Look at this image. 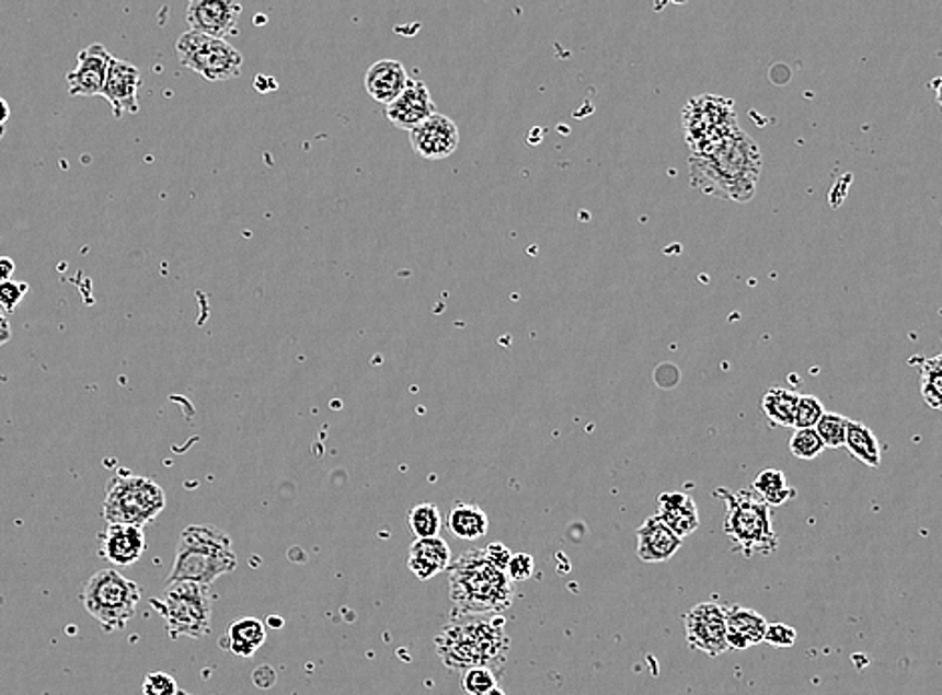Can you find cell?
Segmentation results:
<instances>
[{
	"mask_svg": "<svg viewBox=\"0 0 942 695\" xmlns=\"http://www.w3.org/2000/svg\"><path fill=\"white\" fill-rule=\"evenodd\" d=\"M637 557L644 564H666L680 552L682 540L656 516H650L636 531Z\"/></svg>",
	"mask_w": 942,
	"mask_h": 695,
	"instance_id": "cell-17",
	"label": "cell"
},
{
	"mask_svg": "<svg viewBox=\"0 0 942 695\" xmlns=\"http://www.w3.org/2000/svg\"><path fill=\"white\" fill-rule=\"evenodd\" d=\"M497 675L499 673L487 668H473L461 673V687L466 695H485L497 687Z\"/></svg>",
	"mask_w": 942,
	"mask_h": 695,
	"instance_id": "cell-32",
	"label": "cell"
},
{
	"mask_svg": "<svg viewBox=\"0 0 942 695\" xmlns=\"http://www.w3.org/2000/svg\"><path fill=\"white\" fill-rule=\"evenodd\" d=\"M847 425L848 419L845 415L826 412L814 429L823 439L826 449H840L845 448V441H847Z\"/></svg>",
	"mask_w": 942,
	"mask_h": 695,
	"instance_id": "cell-30",
	"label": "cell"
},
{
	"mask_svg": "<svg viewBox=\"0 0 942 695\" xmlns=\"http://www.w3.org/2000/svg\"><path fill=\"white\" fill-rule=\"evenodd\" d=\"M149 603L165 622L166 634L173 639H200L211 632V588L199 583H166L165 591Z\"/></svg>",
	"mask_w": 942,
	"mask_h": 695,
	"instance_id": "cell-8",
	"label": "cell"
},
{
	"mask_svg": "<svg viewBox=\"0 0 942 695\" xmlns=\"http://www.w3.org/2000/svg\"><path fill=\"white\" fill-rule=\"evenodd\" d=\"M147 549L142 528L108 525L101 535V555L113 566L129 567L141 559Z\"/></svg>",
	"mask_w": 942,
	"mask_h": 695,
	"instance_id": "cell-18",
	"label": "cell"
},
{
	"mask_svg": "<svg viewBox=\"0 0 942 695\" xmlns=\"http://www.w3.org/2000/svg\"><path fill=\"white\" fill-rule=\"evenodd\" d=\"M683 137L692 154L706 153L740 129L731 99L702 95L692 99L682 113Z\"/></svg>",
	"mask_w": 942,
	"mask_h": 695,
	"instance_id": "cell-9",
	"label": "cell"
},
{
	"mask_svg": "<svg viewBox=\"0 0 942 695\" xmlns=\"http://www.w3.org/2000/svg\"><path fill=\"white\" fill-rule=\"evenodd\" d=\"M937 359H939V361H941V363H942V354H941V355H937Z\"/></svg>",
	"mask_w": 942,
	"mask_h": 695,
	"instance_id": "cell-44",
	"label": "cell"
},
{
	"mask_svg": "<svg viewBox=\"0 0 942 695\" xmlns=\"http://www.w3.org/2000/svg\"><path fill=\"white\" fill-rule=\"evenodd\" d=\"M436 103L429 89L420 81H410L407 89L386 106V117L395 129L412 132L424 120L436 115Z\"/></svg>",
	"mask_w": 942,
	"mask_h": 695,
	"instance_id": "cell-16",
	"label": "cell"
},
{
	"mask_svg": "<svg viewBox=\"0 0 942 695\" xmlns=\"http://www.w3.org/2000/svg\"><path fill=\"white\" fill-rule=\"evenodd\" d=\"M512 641L502 615H463L449 622L436 637V653L449 672L463 673L473 668L502 672Z\"/></svg>",
	"mask_w": 942,
	"mask_h": 695,
	"instance_id": "cell-2",
	"label": "cell"
},
{
	"mask_svg": "<svg viewBox=\"0 0 942 695\" xmlns=\"http://www.w3.org/2000/svg\"><path fill=\"white\" fill-rule=\"evenodd\" d=\"M485 695H507V694H506V692H504V690H502V687H499V685H497V687H494V690H490V692H487V694H485Z\"/></svg>",
	"mask_w": 942,
	"mask_h": 695,
	"instance_id": "cell-43",
	"label": "cell"
},
{
	"mask_svg": "<svg viewBox=\"0 0 942 695\" xmlns=\"http://www.w3.org/2000/svg\"><path fill=\"white\" fill-rule=\"evenodd\" d=\"M825 443L816 429H794L790 437V453L804 461H813L825 451Z\"/></svg>",
	"mask_w": 942,
	"mask_h": 695,
	"instance_id": "cell-31",
	"label": "cell"
},
{
	"mask_svg": "<svg viewBox=\"0 0 942 695\" xmlns=\"http://www.w3.org/2000/svg\"><path fill=\"white\" fill-rule=\"evenodd\" d=\"M920 393L931 409L942 412V363L937 357L920 363Z\"/></svg>",
	"mask_w": 942,
	"mask_h": 695,
	"instance_id": "cell-29",
	"label": "cell"
},
{
	"mask_svg": "<svg viewBox=\"0 0 942 695\" xmlns=\"http://www.w3.org/2000/svg\"><path fill=\"white\" fill-rule=\"evenodd\" d=\"M165 489L161 485L133 473H118L106 484L103 518L108 525L145 528L163 513Z\"/></svg>",
	"mask_w": 942,
	"mask_h": 695,
	"instance_id": "cell-6",
	"label": "cell"
},
{
	"mask_svg": "<svg viewBox=\"0 0 942 695\" xmlns=\"http://www.w3.org/2000/svg\"><path fill=\"white\" fill-rule=\"evenodd\" d=\"M449 598L463 615H497L509 610L516 588L483 549H471L449 567Z\"/></svg>",
	"mask_w": 942,
	"mask_h": 695,
	"instance_id": "cell-3",
	"label": "cell"
},
{
	"mask_svg": "<svg viewBox=\"0 0 942 695\" xmlns=\"http://www.w3.org/2000/svg\"><path fill=\"white\" fill-rule=\"evenodd\" d=\"M453 564L451 549L444 537L415 540L407 555V567L420 581L436 578L439 571H446Z\"/></svg>",
	"mask_w": 942,
	"mask_h": 695,
	"instance_id": "cell-20",
	"label": "cell"
},
{
	"mask_svg": "<svg viewBox=\"0 0 942 695\" xmlns=\"http://www.w3.org/2000/svg\"><path fill=\"white\" fill-rule=\"evenodd\" d=\"M441 523L444 519L439 513V507L434 503H420L407 511V525L415 535V540L437 537L441 531Z\"/></svg>",
	"mask_w": 942,
	"mask_h": 695,
	"instance_id": "cell-28",
	"label": "cell"
},
{
	"mask_svg": "<svg viewBox=\"0 0 942 695\" xmlns=\"http://www.w3.org/2000/svg\"><path fill=\"white\" fill-rule=\"evenodd\" d=\"M762 171V153L743 129L714 144L706 153L690 157V181L702 195L748 202Z\"/></svg>",
	"mask_w": 942,
	"mask_h": 695,
	"instance_id": "cell-1",
	"label": "cell"
},
{
	"mask_svg": "<svg viewBox=\"0 0 942 695\" xmlns=\"http://www.w3.org/2000/svg\"><path fill=\"white\" fill-rule=\"evenodd\" d=\"M11 117V106L0 96V127H4V123Z\"/></svg>",
	"mask_w": 942,
	"mask_h": 695,
	"instance_id": "cell-42",
	"label": "cell"
},
{
	"mask_svg": "<svg viewBox=\"0 0 942 695\" xmlns=\"http://www.w3.org/2000/svg\"><path fill=\"white\" fill-rule=\"evenodd\" d=\"M823 401L814 395H801L799 407H796V419H794V429H814L818 421L825 415Z\"/></svg>",
	"mask_w": 942,
	"mask_h": 695,
	"instance_id": "cell-33",
	"label": "cell"
},
{
	"mask_svg": "<svg viewBox=\"0 0 942 695\" xmlns=\"http://www.w3.org/2000/svg\"><path fill=\"white\" fill-rule=\"evenodd\" d=\"M141 72L130 65L129 60L113 59L106 74L103 96L113 106L115 117L139 113V89H141Z\"/></svg>",
	"mask_w": 942,
	"mask_h": 695,
	"instance_id": "cell-15",
	"label": "cell"
},
{
	"mask_svg": "<svg viewBox=\"0 0 942 695\" xmlns=\"http://www.w3.org/2000/svg\"><path fill=\"white\" fill-rule=\"evenodd\" d=\"M412 149L425 161L448 159L460 147V129L451 118L436 113L410 132Z\"/></svg>",
	"mask_w": 942,
	"mask_h": 695,
	"instance_id": "cell-12",
	"label": "cell"
},
{
	"mask_svg": "<svg viewBox=\"0 0 942 695\" xmlns=\"http://www.w3.org/2000/svg\"><path fill=\"white\" fill-rule=\"evenodd\" d=\"M801 395L784 387H772L762 397V413L766 419L777 427H794L796 407Z\"/></svg>",
	"mask_w": 942,
	"mask_h": 695,
	"instance_id": "cell-26",
	"label": "cell"
},
{
	"mask_svg": "<svg viewBox=\"0 0 942 695\" xmlns=\"http://www.w3.org/2000/svg\"><path fill=\"white\" fill-rule=\"evenodd\" d=\"M845 448L854 460L864 463L866 467L876 470L881 465V441L871 427L860 421L848 419Z\"/></svg>",
	"mask_w": 942,
	"mask_h": 695,
	"instance_id": "cell-25",
	"label": "cell"
},
{
	"mask_svg": "<svg viewBox=\"0 0 942 695\" xmlns=\"http://www.w3.org/2000/svg\"><path fill=\"white\" fill-rule=\"evenodd\" d=\"M796 629L786 624H768L765 641L772 648H792L796 644Z\"/></svg>",
	"mask_w": 942,
	"mask_h": 695,
	"instance_id": "cell-36",
	"label": "cell"
},
{
	"mask_svg": "<svg viewBox=\"0 0 942 695\" xmlns=\"http://www.w3.org/2000/svg\"><path fill=\"white\" fill-rule=\"evenodd\" d=\"M533 571H536V561L530 554H514L509 559L506 574L514 583H518V581H528L533 576Z\"/></svg>",
	"mask_w": 942,
	"mask_h": 695,
	"instance_id": "cell-37",
	"label": "cell"
},
{
	"mask_svg": "<svg viewBox=\"0 0 942 695\" xmlns=\"http://www.w3.org/2000/svg\"><path fill=\"white\" fill-rule=\"evenodd\" d=\"M768 622L765 615L743 605L726 607L728 649H748L765 641Z\"/></svg>",
	"mask_w": 942,
	"mask_h": 695,
	"instance_id": "cell-21",
	"label": "cell"
},
{
	"mask_svg": "<svg viewBox=\"0 0 942 695\" xmlns=\"http://www.w3.org/2000/svg\"><path fill=\"white\" fill-rule=\"evenodd\" d=\"M716 496L726 503L724 533L734 552L744 557L772 555L778 549V535L772 523V507L754 489L728 491L716 489Z\"/></svg>",
	"mask_w": 942,
	"mask_h": 695,
	"instance_id": "cell-5",
	"label": "cell"
},
{
	"mask_svg": "<svg viewBox=\"0 0 942 695\" xmlns=\"http://www.w3.org/2000/svg\"><path fill=\"white\" fill-rule=\"evenodd\" d=\"M658 516L682 542L700 528L696 501L682 491L662 494L658 497Z\"/></svg>",
	"mask_w": 942,
	"mask_h": 695,
	"instance_id": "cell-22",
	"label": "cell"
},
{
	"mask_svg": "<svg viewBox=\"0 0 942 695\" xmlns=\"http://www.w3.org/2000/svg\"><path fill=\"white\" fill-rule=\"evenodd\" d=\"M753 489L765 499L768 506H784L796 497V489L790 487L786 475L780 470H765L754 479Z\"/></svg>",
	"mask_w": 942,
	"mask_h": 695,
	"instance_id": "cell-27",
	"label": "cell"
},
{
	"mask_svg": "<svg viewBox=\"0 0 942 695\" xmlns=\"http://www.w3.org/2000/svg\"><path fill=\"white\" fill-rule=\"evenodd\" d=\"M485 555H487V559L494 564V566L499 567V569H504L507 571V566H509V559H512V552L507 549L504 543H492V545H487L485 549Z\"/></svg>",
	"mask_w": 942,
	"mask_h": 695,
	"instance_id": "cell-38",
	"label": "cell"
},
{
	"mask_svg": "<svg viewBox=\"0 0 942 695\" xmlns=\"http://www.w3.org/2000/svg\"><path fill=\"white\" fill-rule=\"evenodd\" d=\"M113 59L115 57L106 50L105 45L94 43L83 48L77 57V67L65 77L69 95L103 96L106 74Z\"/></svg>",
	"mask_w": 942,
	"mask_h": 695,
	"instance_id": "cell-14",
	"label": "cell"
},
{
	"mask_svg": "<svg viewBox=\"0 0 942 695\" xmlns=\"http://www.w3.org/2000/svg\"><path fill=\"white\" fill-rule=\"evenodd\" d=\"M237 567V555L231 537L217 525H188L181 531L175 561L166 583H199L209 586L231 574Z\"/></svg>",
	"mask_w": 942,
	"mask_h": 695,
	"instance_id": "cell-4",
	"label": "cell"
},
{
	"mask_svg": "<svg viewBox=\"0 0 942 695\" xmlns=\"http://www.w3.org/2000/svg\"><path fill=\"white\" fill-rule=\"evenodd\" d=\"M11 341V323L7 315L0 311V347Z\"/></svg>",
	"mask_w": 942,
	"mask_h": 695,
	"instance_id": "cell-40",
	"label": "cell"
},
{
	"mask_svg": "<svg viewBox=\"0 0 942 695\" xmlns=\"http://www.w3.org/2000/svg\"><path fill=\"white\" fill-rule=\"evenodd\" d=\"M931 89L934 91V99H937V105L941 106L942 111V77H937V79H932Z\"/></svg>",
	"mask_w": 942,
	"mask_h": 695,
	"instance_id": "cell-41",
	"label": "cell"
},
{
	"mask_svg": "<svg viewBox=\"0 0 942 695\" xmlns=\"http://www.w3.org/2000/svg\"><path fill=\"white\" fill-rule=\"evenodd\" d=\"M177 59L188 71L197 72L209 83H225L241 74L243 55L221 38L188 31L175 45Z\"/></svg>",
	"mask_w": 942,
	"mask_h": 695,
	"instance_id": "cell-10",
	"label": "cell"
},
{
	"mask_svg": "<svg viewBox=\"0 0 942 695\" xmlns=\"http://www.w3.org/2000/svg\"><path fill=\"white\" fill-rule=\"evenodd\" d=\"M14 269H16V263L11 257H0V285L12 281Z\"/></svg>",
	"mask_w": 942,
	"mask_h": 695,
	"instance_id": "cell-39",
	"label": "cell"
},
{
	"mask_svg": "<svg viewBox=\"0 0 942 695\" xmlns=\"http://www.w3.org/2000/svg\"><path fill=\"white\" fill-rule=\"evenodd\" d=\"M448 530L463 542H475L490 530V519L482 507L456 503L449 511Z\"/></svg>",
	"mask_w": 942,
	"mask_h": 695,
	"instance_id": "cell-24",
	"label": "cell"
},
{
	"mask_svg": "<svg viewBox=\"0 0 942 695\" xmlns=\"http://www.w3.org/2000/svg\"><path fill=\"white\" fill-rule=\"evenodd\" d=\"M26 293H28V285L26 283L9 281V283L0 285V311L4 315L16 311V306L21 305Z\"/></svg>",
	"mask_w": 942,
	"mask_h": 695,
	"instance_id": "cell-35",
	"label": "cell"
},
{
	"mask_svg": "<svg viewBox=\"0 0 942 695\" xmlns=\"http://www.w3.org/2000/svg\"><path fill=\"white\" fill-rule=\"evenodd\" d=\"M179 685L169 673L151 672L142 682V695H177Z\"/></svg>",
	"mask_w": 942,
	"mask_h": 695,
	"instance_id": "cell-34",
	"label": "cell"
},
{
	"mask_svg": "<svg viewBox=\"0 0 942 695\" xmlns=\"http://www.w3.org/2000/svg\"><path fill=\"white\" fill-rule=\"evenodd\" d=\"M142 590L139 583L125 578L117 569H101L89 578L81 593L87 613L105 632H120L137 615Z\"/></svg>",
	"mask_w": 942,
	"mask_h": 695,
	"instance_id": "cell-7",
	"label": "cell"
},
{
	"mask_svg": "<svg viewBox=\"0 0 942 695\" xmlns=\"http://www.w3.org/2000/svg\"><path fill=\"white\" fill-rule=\"evenodd\" d=\"M683 634L690 648L719 658L728 649L726 639V607L719 603H698L683 615Z\"/></svg>",
	"mask_w": 942,
	"mask_h": 695,
	"instance_id": "cell-11",
	"label": "cell"
},
{
	"mask_svg": "<svg viewBox=\"0 0 942 695\" xmlns=\"http://www.w3.org/2000/svg\"><path fill=\"white\" fill-rule=\"evenodd\" d=\"M243 7L231 0H193L187 7V24L193 33L221 38L233 35Z\"/></svg>",
	"mask_w": 942,
	"mask_h": 695,
	"instance_id": "cell-13",
	"label": "cell"
},
{
	"mask_svg": "<svg viewBox=\"0 0 942 695\" xmlns=\"http://www.w3.org/2000/svg\"><path fill=\"white\" fill-rule=\"evenodd\" d=\"M265 639H267V632L261 619L241 617L229 625V632L221 639V646L229 649L237 658H253L257 649L265 644Z\"/></svg>",
	"mask_w": 942,
	"mask_h": 695,
	"instance_id": "cell-23",
	"label": "cell"
},
{
	"mask_svg": "<svg viewBox=\"0 0 942 695\" xmlns=\"http://www.w3.org/2000/svg\"><path fill=\"white\" fill-rule=\"evenodd\" d=\"M410 81L412 79L400 60H377L366 72L367 95L388 106L407 89Z\"/></svg>",
	"mask_w": 942,
	"mask_h": 695,
	"instance_id": "cell-19",
	"label": "cell"
}]
</instances>
